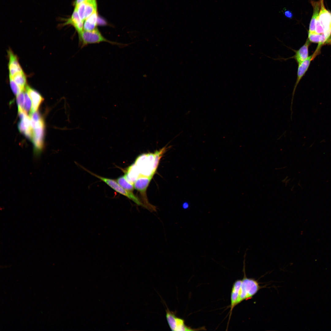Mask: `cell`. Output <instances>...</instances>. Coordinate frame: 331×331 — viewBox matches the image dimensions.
<instances>
[{
    "instance_id": "cell-12",
    "label": "cell",
    "mask_w": 331,
    "mask_h": 331,
    "mask_svg": "<svg viewBox=\"0 0 331 331\" xmlns=\"http://www.w3.org/2000/svg\"><path fill=\"white\" fill-rule=\"evenodd\" d=\"M7 53L9 60L8 68L9 77H12L15 74L23 71V70L20 64L17 55L10 49L7 51Z\"/></svg>"
},
{
    "instance_id": "cell-28",
    "label": "cell",
    "mask_w": 331,
    "mask_h": 331,
    "mask_svg": "<svg viewBox=\"0 0 331 331\" xmlns=\"http://www.w3.org/2000/svg\"><path fill=\"white\" fill-rule=\"evenodd\" d=\"M284 14L285 17L289 19H291L293 16L292 13L290 10H287L284 11Z\"/></svg>"
},
{
    "instance_id": "cell-2",
    "label": "cell",
    "mask_w": 331,
    "mask_h": 331,
    "mask_svg": "<svg viewBox=\"0 0 331 331\" xmlns=\"http://www.w3.org/2000/svg\"><path fill=\"white\" fill-rule=\"evenodd\" d=\"M155 159L154 153H149L139 155L134 163L137 166L140 174L146 176L154 175L153 170Z\"/></svg>"
},
{
    "instance_id": "cell-17",
    "label": "cell",
    "mask_w": 331,
    "mask_h": 331,
    "mask_svg": "<svg viewBox=\"0 0 331 331\" xmlns=\"http://www.w3.org/2000/svg\"><path fill=\"white\" fill-rule=\"evenodd\" d=\"M139 174L137 167L134 163L127 168L124 175L128 181L134 184Z\"/></svg>"
},
{
    "instance_id": "cell-6",
    "label": "cell",
    "mask_w": 331,
    "mask_h": 331,
    "mask_svg": "<svg viewBox=\"0 0 331 331\" xmlns=\"http://www.w3.org/2000/svg\"><path fill=\"white\" fill-rule=\"evenodd\" d=\"M320 49V48L319 49V48H317L316 51L312 55L309 56L306 59L298 64V66L297 71L296 80L294 85L292 93V97L291 105V118H292V115L293 113L292 109V105L296 88L300 81L307 71L311 61L318 54L319 52L320 51L319 50Z\"/></svg>"
},
{
    "instance_id": "cell-5",
    "label": "cell",
    "mask_w": 331,
    "mask_h": 331,
    "mask_svg": "<svg viewBox=\"0 0 331 331\" xmlns=\"http://www.w3.org/2000/svg\"><path fill=\"white\" fill-rule=\"evenodd\" d=\"M87 171L89 172L90 174L105 182L116 192L127 197L129 199L132 200L137 205L146 208L144 204L131 191L124 189L115 181L111 179L99 176L90 171Z\"/></svg>"
},
{
    "instance_id": "cell-25",
    "label": "cell",
    "mask_w": 331,
    "mask_h": 331,
    "mask_svg": "<svg viewBox=\"0 0 331 331\" xmlns=\"http://www.w3.org/2000/svg\"><path fill=\"white\" fill-rule=\"evenodd\" d=\"M24 91H22L17 96V101L18 105V111H24L25 96Z\"/></svg>"
},
{
    "instance_id": "cell-4",
    "label": "cell",
    "mask_w": 331,
    "mask_h": 331,
    "mask_svg": "<svg viewBox=\"0 0 331 331\" xmlns=\"http://www.w3.org/2000/svg\"><path fill=\"white\" fill-rule=\"evenodd\" d=\"M321 3L318 20L323 30V34L328 41L331 44V12L325 8L324 0H320Z\"/></svg>"
},
{
    "instance_id": "cell-13",
    "label": "cell",
    "mask_w": 331,
    "mask_h": 331,
    "mask_svg": "<svg viewBox=\"0 0 331 331\" xmlns=\"http://www.w3.org/2000/svg\"><path fill=\"white\" fill-rule=\"evenodd\" d=\"M25 90L32 101V104L30 114L36 111L44 99L38 92L28 86H26Z\"/></svg>"
},
{
    "instance_id": "cell-26",
    "label": "cell",
    "mask_w": 331,
    "mask_h": 331,
    "mask_svg": "<svg viewBox=\"0 0 331 331\" xmlns=\"http://www.w3.org/2000/svg\"><path fill=\"white\" fill-rule=\"evenodd\" d=\"M10 83L12 90L15 95L17 96L23 91L19 86L15 82L13 79L9 77Z\"/></svg>"
},
{
    "instance_id": "cell-9",
    "label": "cell",
    "mask_w": 331,
    "mask_h": 331,
    "mask_svg": "<svg viewBox=\"0 0 331 331\" xmlns=\"http://www.w3.org/2000/svg\"><path fill=\"white\" fill-rule=\"evenodd\" d=\"M154 175L149 176H145L140 174L134 184V188L139 192L142 195L145 202L150 209L152 206L147 200L146 195V189Z\"/></svg>"
},
{
    "instance_id": "cell-23",
    "label": "cell",
    "mask_w": 331,
    "mask_h": 331,
    "mask_svg": "<svg viewBox=\"0 0 331 331\" xmlns=\"http://www.w3.org/2000/svg\"><path fill=\"white\" fill-rule=\"evenodd\" d=\"M166 149V147H164L159 150H156L154 153L155 154V159L153 170L154 172L155 173L156 171L160 160Z\"/></svg>"
},
{
    "instance_id": "cell-29",
    "label": "cell",
    "mask_w": 331,
    "mask_h": 331,
    "mask_svg": "<svg viewBox=\"0 0 331 331\" xmlns=\"http://www.w3.org/2000/svg\"><path fill=\"white\" fill-rule=\"evenodd\" d=\"M86 0H76L75 3V7H77L81 3L85 1Z\"/></svg>"
},
{
    "instance_id": "cell-11",
    "label": "cell",
    "mask_w": 331,
    "mask_h": 331,
    "mask_svg": "<svg viewBox=\"0 0 331 331\" xmlns=\"http://www.w3.org/2000/svg\"><path fill=\"white\" fill-rule=\"evenodd\" d=\"M64 21V22L59 25V27H63L67 25H72L75 29L78 34L83 31V22L80 18L77 10V8L75 7L74 11L71 16L67 19L61 18Z\"/></svg>"
},
{
    "instance_id": "cell-24",
    "label": "cell",
    "mask_w": 331,
    "mask_h": 331,
    "mask_svg": "<svg viewBox=\"0 0 331 331\" xmlns=\"http://www.w3.org/2000/svg\"><path fill=\"white\" fill-rule=\"evenodd\" d=\"M25 102L24 110V111L27 114L28 112H30L31 111V98L25 89L24 92Z\"/></svg>"
},
{
    "instance_id": "cell-14",
    "label": "cell",
    "mask_w": 331,
    "mask_h": 331,
    "mask_svg": "<svg viewBox=\"0 0 331 331\" xmlns=\"http://www.w3.org/2000/svg\"><path fill=\"white\" fill-rule=\"evenodd\" d=\"M20 119L21 121L18 125L20 131L28 138L32 139V128L30 117L26 114L23 118Z\"/></svg>"
},
{
    "instance_id": "cell-3",
    "label": "cell",
    "mask_w": 331,
    "mask_h": 331,
    "mask_svg": "<svg viewBox=\"0 0 331 331\" xmlns=\"http://www.w3.org/2000/svg\"><path fill=\"white\" fill-rule=\"evenodd\" d=\"M79 42L81 47L91 44L99 43L102 42H107L112 44H117L105 38L97 28L90 31H83L78 34Z\"/></svg>"
},
{
    "instance_id": "cell-20",
    "label": "cell",
    "mask_w": 331,
    "mask_h": 331,
    "mask_svg": "<svg viewBox=\"0 0 331 331\" xmlns=\"http://www.w3.org/2000/svg\"><path fill=\"white\" fill-rule=\"evenodd\" d=\"M310 42L318 44V46H321L325 44H329L328 42L324 35L316 33H308L307 38Z\"/></svg>"
},
{
    "instance_id": "cell-30",
    "label": "cell",
    "mask_w": 331,
    "mask_h": 331,
    "mask_svg": "<svg viewBox=\"0 0 331 331\" xmlns=\"http://www.w3.org/2000/svg\"><path fill=\"white\" fill-rule=\"evenodd\" d=\"M189 205L188 203L187 202H185L182 204V207L184 209H186L188 208L189 207Z\"/></svg>"
},
{
    "instance_id": "cell-18",
    "label": "cell",
    "mask_w": 331,
    "mask_h": 331,
    "mask_svg": "<svg viewBox=\"0 0 331 331\" xmlns=\"http://www.w3.org/2000/svg\"><path fill=\"white\" fill-rule=\"evenodd\" d=\"M97 11H96L85 20L83 25L84 30L90 31L97 28L96 27L97 23Z\"/></svg>"
},
{
    "instance_id": "cell-10",
    "label": "cell",
    "mask_w": 331,
    "mask_h": 331,
    "mask_svg": "<svg viewBox=\"0 0 331 331\" xmlns=\"http://www.w3.org/2000/svg\"><path fill=\"white\" fill-rule=\"evenodd\" d=\"M310 44V42L307 39L304 44L299 49L295 50L290 48L295 53L293 56L287 58H280L275 59L286 61L289 59H294L298 64H299L306 59L309 56L308 48Z\"/></svg>"
},
{
    "instance_id": "cell-8",
    "label": "cell",
    "mask_w": 331,
    "mask_h": 331,
    "mask_svg": "<svg viewBox=\"0 0 331 331\" xmlns=\"http://www.w3.org/2000/svg\"><path fill=\"white\" fill-rule=\"evenodd\" d=\"M166 318L170 328L172 331H192L196 330L186 325L184 320L177 317L174 313L167 307Z\"/></svg>"
},
{
    "instance_id": "cell-19",
    "label": "cell",
    "mask_w": 331,
    "mask_h": 331,
    "mask_svg": "<svg viewBox=\"0 0 331 331\" xmlns=\"http://www.w3.org/2000/svg\"><path fill=\"white\" fill-rule=\"evenodd\" d=\"M9 77L12 78L23 91L25 90L27 86V80L26 76L24 71L15 74L12 77Z\"/></svg>"
},
{
    "instance_id": "cell-22",
    "label": "cell",
    "mask_w": 331,
    "mask_h": 331,
    "mask_svg": "<svg viewBox=\"0 0 331 331\" xmlns=\"http://www.w3.org/2000/svg\"><path fill=\"white\" fill-rule=\"evenodd\" d=\"M117 181L123 188L131 192L134 188V184L128 181L124 175L118 178Z\"/></svg>"
},
{
    "instance_id": "cell-21",
    "label": "cell",
    "mask_w": 331,
    "mask_h": 331,
    "mask_svg": "<svg viewBox=\"0 0 331 331\" xmlns=\"http://www.w3.org/2000/svg\"><path fill=\"white\" fill-rule=\"evenodd\" d=\"M85 13V20L97 10L96 0H86Z\"/></svg>"
},
{
    "instance_id": "cell-31",
    "label": "cell",
    "mask_w": 331,
    "mask_h": 331,
    "mask_svg": "<svg viewBox=\"0 0 331 331\" xmlns=\"http://www.w3.org/2000/svg\"></svg>"
},
{
    "instance_id": "cell-16",
    "label": "cell",
    "mask_w": 331,
    "mask_h": 331,
    "mask_svg": "<svg viewBox=\"0 0 331 331\" xmlns=\"http://www.w3.org/2000/svg\"><path fill=\"white\" fill-rule=\"evenodd\" d=\"M311 3L313 8V13L309 25L308 33H315L316 22L317 17L319 15L320 10L321 3L320 1L316 2L311 1Z\"/></svg>"
},
{
    "instance_id": "cell-15",
    "label": "cell",
    "mask_w": 331,
    "mask_h": 331,
    "mask_svg": "<svg viewBox=\"0 0 331 331\" xmlns=\"http://www.w3.org/2000/svg\"><path fill=\"white\" fill-rule=\"evenodd\" d=\"M242 282V280H238L234 283L231 293V303L229 321L234 308L236 306V302L238 299V293Z\"/></svg>"
},
{
    "instance_id": "cell-1",
    "label": "cell",
    "mask_w": 331,
    "mask_h": 331,
    "mask_svg": "<svg viewBox=\"0 0 331 331\" xmlns=\"http://www.w3.org/2000/svg\"><path fill=\"white\" fill-rule=\"evenodd\" d=\"M260 288L261 287L256 280L248 278L245 275L239 290L236 305L244 300L251 298Z\"/></svg>"
},
{
    "instance_id": "cell-7",
    "label": "cell",
    "mask_w": 331,
    "mask_h": 331,
    "mask_svg": "<svg viewBox=\"0 0 331 331\" xmlns=\"http://www.w3.org/2000/svg\"><path fill=\"white\" fill-rule=\"evenodd\" d=\"M32 128V140L35 147L38 150L43 146L44 137V122L43 119L37 121L31 120Z\"/></svg>"
},
{
    "instance_id": "cell-27",
    "label": "cell",
    "mask_w": 331,
    "mask_h": 331,
    "mask_svg": "<svg viewBox=\"0 0 331 331\" xmlns=\"http://www.w3.org/2000/svg\"><path fill=\"white\" fill-rule=\"evenodd\" d=\"M86 6V1L81 3L77 7L78 15L81 20L83 22L85 20V13Z\"/></svg>"
}]
</instances>
